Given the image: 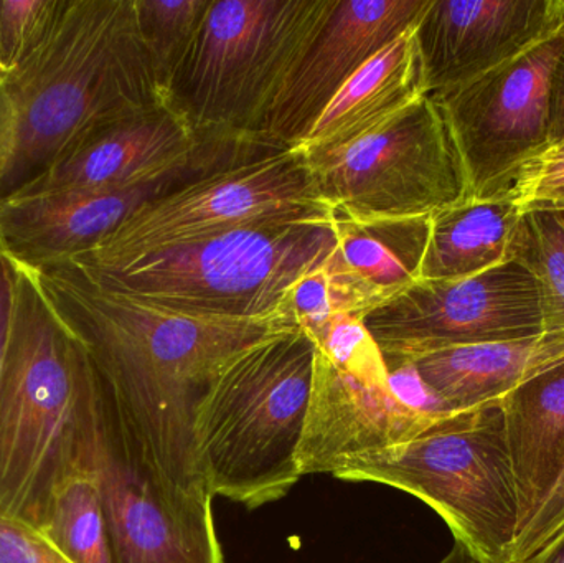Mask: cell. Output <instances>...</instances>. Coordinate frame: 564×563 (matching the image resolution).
<instances>
[{"mask_svg": "<svg viewBox=\"0 0 564 563\" xmlns=\"http://www.w3.org/2000/svg\"><path fill=\"white\" fill-rule=\"evenodd\" d=\"M33 271L88 349L126 456L175 505L212 506L195 448L198 410L231 359L297 329L295 321L177 313L99 286L69 264Z\"/></svg>", "mask_w": 564, "mask_h": 563, "instance_id": "6da1fadb", "label": "cell"}, {"mask_svg": "<svg viewBox=\"0 0 564 563\" xmlns=\"http://www.w3.org/2000/svg\"><path fill=\"white\" fill-rule=\"evenodd\" d=\"M159 102L134 0H65L39 48L0 78V205L99 129Z\"/></svg>", "mask_w": 564, "mask_h": 563, "instance_id": "7a4b0ae2", "label": "cell"}, {"mask_svg": "<svg viewBox=\"0 0 564 563\" xmlns=\"http://www.w3.org/2000/svg\"><path fill=\"white\" fill-rule=\"evenodd\" d=\"M0 379V516L39 526L63 473L91 452L99 382L78 334L29 264Z\"/></svg>", "mask_w": 564, "mask_h": 563, "instance_id": "3957f363", "label": "cell"}, {"mask_svg": "<svg viewBox=\"0 0 564 563\" xmlns=\"http://www.w3.org/2000/svg\"><path fill=\"white\" fill-rule=\"evenodd\" d=\"M335 245L334 218L330 212H318L258 221L112 267L79 271L99 286L177 313L292 320L289 291L324 267Z\"/></svg>", "mask_w": 564, "mask_h": 563, "instance_id": "277c9868", "label": "cell"}, {"mask_svg": "<svg viewBox=\"0 0 564 563\" xmlns=\"http://www.w3.org/2000/svg\"><path fill=\"white\" fill-rule=\"evenodd\" d=\"M315 353V340L297 327L254 344L218 373L195 423L212 496L260 508L301 479Z\"/></svg>", "mask_w": 564, "mask_h": 563, "instance_id": "5b68a950", "label": "cell"}, {"mask_svg": "<svg viewBox=\"0 0 564 563\" xmlns=\"http://www.w3.org/2000/svg\"><path fill=\"white\" fill-rule=\"evenodd\" d=\"M334 476L391 486L426 502L484 563H509L520 499L502 403L446 413L391 448L341 463Z\"/></svg>", "mask_w": 564, "mask_h": 563, "instance_id": "8992f818", "label": "cell"}, {"mask_svg": "<svg viewBox=\"0 0 564 563\" xmlns=\"http://www.w3.org/2000/svg\"><path fill=\"white\" fill-rule=\"evenodd\" d=\"M332 6L334 0H212L164 101L197 131L261 134L282 83Z\"/></svg>", "mask_w": 564, "mask_h": 563, "instance_id": "52a82bcc", "label": "cell"}, {"mask_svg": "<svg viewBox=\"0 0 564 563\" xmlns=\"http://www.w3.org/2000/svg\"><path fill=\"white\" fill-rule=\"evenodd\" d=\"M301 154L318 201L341 220L433 217L469 201L456 139L431 96L344 148Z\"/></svg>", "mask_w": 564, "mask_h": 563, "instance_id": "ba28073f", "label": "cell"}, {"mask_svg": "<svg viewBox=\"0 0 564 563\" xmlns=\"http://www.w3.org/2000/svg\"><path fill=\"white\" fill-rule=\"evenodd\" d=\"M318 212L328 210L318 201L304 155L280 149L145 205L96 247L56 264L99 270L245 225Z\"/></svg>", "mask_w": 564, "mask_h": 563, "instance_id": "9c48e42d", "label": "cell"}, {"mask_svg": "<svg viewBox=\"0 0 564 563\" xmlns=\"http://www.w3.org/2000/svg\"><path fill=\"white\" fill-rule=\"evenodd\" d=\"M443 415L408 405L361 317L341 314L317 344L301 475H334L341 463L401 445Z\"/></svg>", "mask_w": 564, "mask_h": 563, "instance_id": "30bf717a", "label": "cell"}, {"mask_svg": "<svg viewBox=\"0 0 564 563\" xmlns=\"http://www.w3.org/2000/svg\"><path fill=\"white\" fill-rule=\"evenodd\" d=\"M280 149L284 148L261 134L207 131L184 162L149 181L108 191L53 192L6 202L0 205V243L13 260L29 267L62 263L96 247L145 205Z\"/></svg>", "mask_w": 564, "mask_h": 563, "instance_id": "8fae6325", "label": "cell"}, {"mask_svg": "<svg viewBox=\"0 0 564 563\" xmlns=\"http://www.w3.org/2000/svg\"><path fill=\"white\" fill-rule=\"evenodd\" d=\"M361 321L387 364L545 333L535 281L516 260L474 277L417 280Z\"/></svg>", "mask_w": 564, "mask_h": 563, "instance_id": "7c38bea8", "label": "cell"}, {"mask_svg": "<svg viewBox=\"0 0 564 563\" xmlns=\"http://www.w3.org/2000/svg\"><path fill=\"white\" fill-rule=\"evenodd\" d=\"M564 23L525 52L436 96L456 139L469 201L503 197L523 164L550 144V78Z\"/></svg>", "mask_w": 564, "mask_h": 563, "instance_id": "4fadbf2b", "label": "cell"}, {"mask_svg": "<svg viewBox=\"0 0 564 563\" xmlns=\"http://www.w3.org/2000/svg\"><path fill=\"white\" fill-rule=\"evenodd\" d=\"M430 0H334L302 50L261 134L294 149L341 86L420 19Z\"/></svg>", "mask_w": 564, "mask_h": 563, "instance_id": "5bb4252c", "label": "cell"}, {"mask_svg": "<svg viewBox=\"0 0 564 563\" xmlns=\"http://www.w3.org/2000/svg\"><path fill=\"white\" fill-rule=\"evenodd\" d=\"M564 23V0H430L414 23L426 95L469 85Z\"/></svg>", "mask_w": 564, "mask_h": 563, "instance_id": "9a60e30c", "label": "cell"}, {"mask_svg": "<svg viewBox=\"0 0 564 563\" xmlns=\"http://www.w3.org/2000/svg\"><path fill=\"white\" fill-rule=\"evenodd\" d=\"M93 463L112 563H225L214 518L172 505L116 443L99 393Z\"/></svg>", "mask_w": 564, "mask_h": 563, "instance_id": "2e32d148", "label": "cell"}, {"mask_svg": "<svg viewBox=\"0 0 564 563\" xmlns=\"http://www.w3.org/2000/svg\"><path fill=\"white\" fill-rule=\"evenodd\" d=\"M205 132L167 102H159L89 136L17 197L108 191L149 181L184 162L204 141Z\"/></svg>", "mask_w": 564, "mask_h": 563, "instance_id": "e0dca14e", "label": "cell"}, {"mask_svg": "<svg viewBox=\"0 0 564 563\" xmlns=\"http://www.w3.org/2000/svg\"><path fill=\"white\" fill-rule=\"evenodd\" d=\"M430 218H334L337 245L324 268L341 314L361 317L420 280Z\"/></svg>", "mask_w": 564, "mask_h": 563, "instance_id": "ac0fdd59", "label": "cell"}, {"mask_svg": "<svg viewBox=\"0 0 564 563\" xmlns=\"http://www.w3.org/2000/svg\"><path fill=\"white\" fill-rule=\"evenodd\" d=\"M404 362L413 367L444 412H466L497 402L533 377L563 364L564 331L453 347Z\"/></svg>", "mask_w": 564, "mask_h": 563, "instance_id": "d6986e66", "label": "cell"}, {"mask_svg": "<svg viewBox=\"0 0 564 563\" xmlns=\"http://www.w3.org/2000/svg\"><path fill=\"white\" fill-rule=\"evenodd\" d=\"M426 95L414 25L368 59L334 96L299 152L332 151L393 121Z\"/></svg>", "mask_w": 564, "mask_h": 563, "instance_id": "ffe728a7", "label": "cell"}, {"mask_svg": "<svg viewBox=\"0 0 564 563\" xmlns=\"http://www.w3.org/2000/svg\"><path fill=\"white\" fill-rule=\"evenodd\" d=\"M500 403L519 489L522 531L564 469V362L517 387Z\"/></svg>", "mask_w": 564, "mask_h": 563, "instance_id": "44dd1931", "label": "cell"}, {"mask_svg": "<svg viewBox=\"0 0 564 563\" xmlns=\"http://www.w3.org/2000/svg\"><path fill=\"white\" fill-rule=\"evenodd\" d=\"M522 214L503 195L464 201L433 215L420 280L474 277L506 263Z\"/></svg>", "mask_w": 564, "mask_h": 563, "instance_id": "7402d4cb", "label": "cell"}, {"mask_svg": "<svg viewBox=\"0 0 564 563\" xmlns=\"http://www.w3.org/2000/svg\"><path fill=\"white\" fill-rule=\"evenodd\" d=\"M36 528L72 563H112L93 446L53 486Z\"/></svg>", "mask_w": 564, "mask_h": 563, "instance_id": "603a6c76", "label": "cell"}, {"mask_svg": "<svg viewBox=\"0 0 564 563\" xmlns=\"http://www.w3.org/2000/svg\"><path fill=\"white\" fill-rule=\"evenodd\" d=\"M510 260L519 261L535 281L543 331H564V221L553 210L523 212Z\"/></svg>", "mask_w": 564, "mask_h": 563, "instance_id": "cb8c5ba5", "label": "cell"}, {"mask_svg": "<svg viewBox=\"0 0 564 563\" xmlns=\"http://www.w3.org/2000/svg\"><path fill=\"white\" fill-rule=\"evenodd\" d=\"M135 15L162 95L187 55L212 0H134Z\"/></svg>", "mask_w": 564, "mask_h": 563, "instance_id": "d4e9b609", "label": "cell"}, {"mask_svg": "<svg viewBox=\"0 0 564 563\" xmlns=\"http://www.w3.org/2000/svg\"><path fill=\"white\" fill-rule=\"evenodd\" d=\"M65 0H0V78L12 75L46 39Z\"/></svg>", "mask_w": 564, "mask_h": 563, "instance_id": "484cf974", "label": "cell"}, {"mask_svg": "<svg viewBox=\"0 0 564 563\" xmlns=\"http://www.w3.org/2000/svg\"><path fill=\"white\" fill-rule=\"evenodd\" d=\"M520 210H563L564 138L536 152L517 172L507 192Z\"/></svg>", "mask_w": 564, "mask_h": 563, "instance_id": "4316f807", "label": "cell"}, {"mask_svg": "<svg viewBox=\"0 0 564 563\" xmlns=\"http://www.w3.org/2000/svg\"><path fill=\"white\" fill-rule=\"evenodd\" d=\"M564 529V469L532 521L520 531L509 563H525L542 552Z\"/></svg>", "mask_w": 564, "mask_h": 563, "instance_id": "83f0119b", "label": "cell"}, {"mask_svg": "<svg viewBox=\"0 0 564 563\" xmlns=\"http://www.w3.org/2000/svg\"><path fill=\"white\" fill-rule=\"evenodd\" d=\"M0 563H72L36 526L0 516Z\"/></svg>", "mask_w": 564, "mask_h": 563, "instance_id": "f1b7e54d", "label": "cell"}, {"mask_svg": "<svg viewBox=\"0 0 564 563\" xmlns=\"http://www.w3.org/2000/svg\"><path fill=\"white\" fill-rule=\"evenodd\" d=\"M15 260L7 253L0 243V379L6 367L7 353H9L10 331H12L13 307L17 294Z\"/></svg>", "mask_w": 564, "mask_h": 563, "instance_id": "f546056e", "label": "cell"}, {"mask_svg": "<svg viewBox=\"0 0 564 563\" xmlns=\"http://www.w3.org/2000/svg\"><path fill=\"white\" fill-rule=\"evenodd\" d=\"M564 138V48L550 78V142Z\"/></svg>", "mask_w": 564, "mask_h": 563, "instance_id": "4dcf8cb0", "label": "cell"}, {"mask_svg": "<svg viewBox=\"0 0 564 563\" xmlns=\"http://www.w3.org/2000/svg\"><path fill=\"white\" fill-rule=\"evenodd\" d=\"M525 563H564V529L542 552Z\"/></svg>", "mask_w": 564, "mask_h": 563, "instance_id": "1f68e13d", "label": "cell"}, {"mask_svg": "<svg viewBox=\"0 0 564 563\" xmlns=\"http://www.w3.org/2000/svg\"><path fill=\"white\" fill-rule=\"evenodd\" d=\"M440 563H484L479 557L473 554L466 545L456 542L454 548L451 549L449 554L443 559Z\"/></svg>", "mask_w": 564, "mask_h": 563, "instance_id": "d6a6232c", "label": "cell"}, {"mask_svg": "<svg viewBox=\"0 0 564 563\" xmlns=\"http://www.w3.org/2000/svg\"><path fill=\"white\" fill-rule=\"evenodd\" d=\"M553 212H556V214H558V217L562 218V220L564 221V208H563V210H553Z\"/></svg>", "mask_w": 564, "mask_h": 563, "instance_id": "836d02e7", "label": "cell"}]
</instances>
